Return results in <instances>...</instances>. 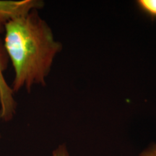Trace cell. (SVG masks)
<instances>
[{"mask_svg": "<svg viewBox=\"0 0 156 156\" xmlns=\"http://www.w3.org/2000/svg\"><path fill=\"white\" fill-rule=\"evenodd\" d=\"M51 156H69L67 147L65 144H62L58 145L57 147L52 153Z\"/></svg>", "mask_w": 156, "mask_h": 156, "instance_id": "5b68a950", "label": "cell"}, {"mask_svg": "<svg viewBox=\"0 0 156 156\" xmlns=\"http://www.w3.org/2000/svg\"><path fill=\"white\" fill-rule=\"evenodd\" d=\"M136 2L141 10L153 18H156V0H139Z\"/></svg>", "mask_w": 156, "mask_h": 156, "instance_id": "277c9868", "label": "cell"}, {"mask_svg": "<svg viewBox=\"0 0 156 156\" xmlns=\"http://www.w3.org/2000/svg\"><path fill=\"white\" fill-rule=\"evenodd\" d=\"M4 46L12 64L15 77L12 89L17 93L33 86L46 85L56 55L62 45L54 38L48 23L34 9L5 25Z\"/></svg>", "mask_w": 156, "mask_h": 156, "instance_id": "6da1fadb", "label": "cell"}, {"mask_svg": "<svg viewBox=\"0 0 156 156\" xmlns=\"http://www.w3.org/2000/svg\"><path fill=\"white\" fill-rule=\"evenodd\" d=\"M0 137H1V134H0Z\"/></svg>", "mask_w": 156, "mask_h": 156, "instance_id": "52a82bcc", "label": "cell"}, {"mask_svg": "<svg viewBox=\"0 0 156 156\" xmlns=\"http://www.w3.org/2000/svg\"><path fill=\"white\" fill-rule=\"evenodd\" d=\"M5 30V25L0 23V34ZM9 58L6 52L4 41L0 39V119L9 122L16 113L17 102L14 92L6 81L4 73L7 69Z\"/></svg>", "mask_w": 156, "mask_h": 156, "instance_id": "7a4b0ae2", "label": "cell"}, {"mask_svg": "<svg viewBox=\"0 0 156 156\" xmlns=\"http://www.w3.org/2000/svg\"><path fill=\"white\" fill-rule=\"evenodd\" d=\"M139 156H156V143L152 144L140 153Z\"/></svg>", "mask_w": 156, "mask_h": 156, "instance_id": "8992f818", "label": "cell"}, {"mask_svg": "<svg viewBox=\"0 0 156 156\" xmlns=\"http://www.w3.org/2000/svg\"><path fill=\"white\" fill-rule=\"evenodd\" d=\"M44 2L38 0L0 1V23H6L28 14L34 9L41 8Z\"/></svg>", "mask_w": 156, "mask_h": 156, "instance_id": "3957f363", "label": "cell"}]
</instances>
